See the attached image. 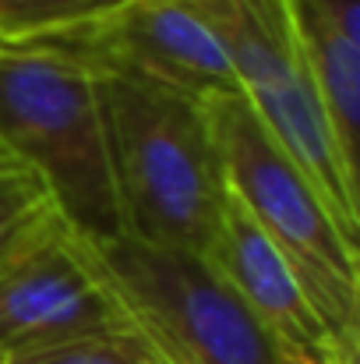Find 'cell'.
Wrapping results in <instances>:
<instances>
[{"instance_id":"5bb4252c","label":"cell","mask_w":360,"mask_h":364,"mask_svg":"<svg viewBox=\"0 0 360 364\" xmlns=\"http://www.w3.org/2000/svg\"><path fill=\"white\" fill-rule=\"evenodd\" d=\"M0 364H4V358H0Z\"/></svg>"},{"instance_id":"3957f363","label":"cell","mask_w":360,"mask_h":364,"mask_svg":"<svg viewBox=\"0 0 360 364\" xmlns=\"http://www.w3.org/2000/svg\"><path fill=\"white\" fill-rule=\"evenodd\" d=\"M227 191L293 265L304 297L336 347H360V244L343 237L315 184L261 127L247 100L205 103Z\"/></svg>"},{"instance_id":"7c38bea8","label":"cell","mask_w":360,"mask_h":364,"mask_svg":"<svg viewBox=\"0 0 360 364\" xmlns=\"http://www.w3.org/2000/svg\"><path fill=\"white\" fill-rule=\"evenodd\" d=\"M46 209H50V198L43 184L36 181V173L0 145V255Z\"/></svg>"},{"instance_id":"4fadbf2b","label":"cell","mask_w":360,"mask_h":364,"mask_svg":"<svg viewBox=\"0 0 360 364\" xmlns=\"http://www.w3.org/2000/svg\"><path fill=\"white\" fill-rule=\"evenodd\" d=\"M283 364H329V358H318V354H283Z\"/></svg>"},{"instance_id":"8fae6325","label":"cell","mask_w":360,"mask_h":364,"mask_svg":"<svg viewBox=\"0 0 360 364\" xmlns=\"http://www.w3.org/2000/svg\"><path fill=\"white\" fill-rule=\"evenodd\" d=\"M4 364H159V361L145 347L141 336H134L131 329H120V333H92V336L64 340V343H53V347L11 354V358H4Z\"/></svg>"},{"instance_id":"7a4b0ae2","label":"cell","mask_w":360,"mask_h":364,"mask_svg":"<svg viewBox=\"0 0 360 364\" xmlns=\"http://www.w3.org/2000/svg\"><path fill=\"white\" fill-rule=\"evenodd\" d=\"M0 145L36 173L75 234L124 237L96 71L50 50L0 46Z\"/></svg>"},{"instance_id":"52a82bcc","label":"cell","mask_w":360,"mask_h":364,"mask_svg":"<svg viewBox=\"0 0 360 364\" xmlns=\"http://www.w3.org/2000/svg\"><path fill=\"white\" fill-rule=\"evenodd\" d=\"M127 329L53 205L0 255V358Z\"/></svg>"},{"instance_id":"9c48e42d","label":"cell","mask_w":360,"mask_h":364,"mask_svg":"<svg viewBox=\"0 0 360 364\" xmlns=\"http://www.w3.org/2000/svg\"><path fill=\"white\" fill-rule=\"evenodd\" d=\"M304 68L329 117L339 152L357 170L360 121V4L357 0H286Z\"/></svg>"},{"instance_id":"5b68a950","label":"cell","mask_w":360,"mask_h":364,"mask_svg":"<svg viewBox=\"0 0 360 364\" xmlns=\"http://www.w3.org/2000/svg\"><path fill=\"white\" fill-rule=\"evenodd\" d=\"M219 32L240 96L322 195L343 237L360 244L357 170L339 152L315 96L286 0H202Z\"/></svg>"},{"instance_id":"277c9868","label":"cell","mask_w":360,"mask_h":364,"mask_svg":"<svg viewBox=\"0 0 360 364\" xmlns=\"http://www.w3.org/2000/svg\"><path fill=\"white\" fill-rule=\"evenodd\" d=\"M75 247L159 364H283V350L198 251L134 237Z\"/></svg>"},{"instance_id":"8992f818","label":"cell","mask_w":360,"mask_h":364,"mask_svg":"<svg viewBox=\"0 0 360 364\" xmlns=\"http://www.w3.org/2000/svg\"><path fill=\"white\" fill-rule=\"evenodd\" d=\"M28 46L198 103L240 92L202 0H127L92 25Z\"/></svg>"},{"instance_id":"ba28073f","label":"cell","mask_w":360,"mask_h":364,"mask_svg":"<svg viewBox=\"0 0 360 364\" xmlns=\"http://www.w3.org/2000/svg\"><path fill=\"white\" fill-rule=\"evenodd\" d=\"M209 265L227 279V287L247 304V311L265 326L283 354H318L329 358L336 347L318 311L300 290L293 265L265 237V230L247 216V209L227 191V205L202 251Z\"/></svg>"},{"instance_id":"6da1fadb","label":"cell","mask_w":360,"mask_h":364,"mask_svg":"<svg viewBox=\"0 0 360 364\" xmlns=\"http://www.w3.org/2000/svg\"><path fill=\"white\" fill-rule=\"evenodd\" d=\"M124 234L205 251L227 205V177L205 103L99 75Z\"/></svg>"},{"instance_id":"30bf717a","label":"cell","mask_w":360,"mask_h":364,"mask_svg":"<svg viewBox=\"0 0 360 364\" xmlns=\"http://www.w3.org/2000/svg\"><path fill=\"white\" fill-rule=\"evenodd\" d=\"M127 0H0V46H28L75 32Z\"/></svg>"}]
</instances>
